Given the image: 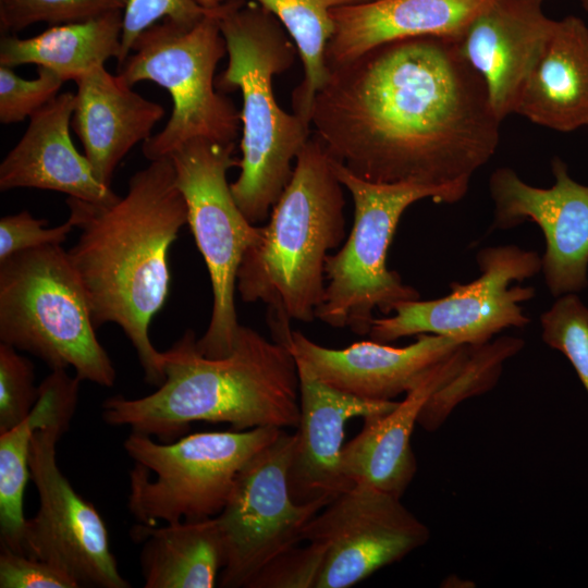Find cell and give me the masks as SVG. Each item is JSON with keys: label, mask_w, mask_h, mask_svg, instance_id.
Instances as JSON below:
<instances>
[{"label": "cell", "mask_w": 588, "mask_h": 588, "mask_svg": "<svg viewBox=\"0 0 588 588\" xmlns=\"http://www.w3.org/2000/svg\"><path fill=\"white\" fill-rule=\"evenodd\" d=\"M309 123L329 156L363 180L466 195L498 148L501 121L456 40L419 36L329 69Z\"/></svg>", "instance_id": "cell-1"}, {"label": "cell", "mask_w": 588, "mask_h": 588, "mask_svg": "<svg viewBox=\"0 0 588 588\" xmlns=\"http://www.w3.org/2000/svg\"><path fill=\"white\" fill-rule=\"evenodd\" d=\"M81 230L68 253L84 285L95 328L118 324L131 341L145 381H164L162 352L149 324L170 290L168 254L187 224V206L170 157L150 161L128 181L127 193L111 203L65 200Z\"/></svg>", "instance_id": "cell-2"}, {"label": "cell", "mask_w": 588, "mask_h": 588, "mask_svg": "<svg viewBox=\"0 0 588 588\" xmlns=\"http://www.w3.org/2000/svg\"><path fill=\"white\" fill-rule=\"evenodd\" d=\"M192 330L162 352L164 381L149 395H115L102 403L110 426L172 442L195 421L224 422L233 430L296 428L299 421L297 362L290 348L241 326L223 357H207Z\"/></svg>", "instance_id": "cell-3"}, {"label": "cell", "mask_w": 588, "mask_h": 588, "mask_svg": "<svg viewBox=\"0 0 588 588\" xmlns=\"http://www.w3.org/2000/svg\"><path fill=\"white\" fill-rule=\"evenodd\" d=\"M343 187L332 158L316 136L309 137L260 240L238 267L242 299L267 306L272 340L284 345L291 322L314 321L323 301L328 252L345 237Z\"/></svg>", "instance_id": "cell-4"}, {"label": "cell", "mask_w": 588, "mask_h": 588, "mask_svg": "<svg viewBox=\"0 0 588 588\" xmlns=\"http://www.w3.org/2000/svg\"><path fill=\"white\" fill-rule=\"evenodd\" d=\"M219 22L228 64L216 87L240 89L243 100L241 170L230 187L244 216L257 224L269 218L309 139L310 124L284 111L272 87L273 76L293 65L298 50L280 21L254 1L226 0Z\"/></svg>", "instance_id": "cell-5"}, {"label": "cell", "mask_w": 588, "mask_h": 588, "mask_svg": "<svg viewBox=\"0 0 588 588\" xmlns=\"http://www.w3.org/2000/svg\"><path fill=\"white\" fill-rule=\"evenodd\" d=\"M84 285L68 250L46 245L0 261V341L42 359L51 370L102 387L115 381L97 339Z\"/></svg>", "instance_id": "cell-6"}, {"label": "cell", "mask_w": 588, "mask_h": 588, "mask_svg": "<svg viewBox=\"0 0 588 588\" xmlns=\"http://www.w3.org/2000/svg\"><path fill=\"white\" fill-rule=\"evenodd\" d=\"M221 5V4H220ZM220 5L194 25L162 20L145 29L118 69L130 86L151 81L166 88L173 110L163 130L143 143L152 161L169 157L194 138L234 143L241 113L231 99L216 90L215 71L228 53L221 33Z\"/></svg>", "instance_id": "cell-7"}, {"label": "cell", "mask_w": 588, "mask_h": 588, "mask_svg": "<svg viewBox=\"0 0 588 588\" xmlns=\"http://www.w3.org/2000/svg\"><path fill=\"white\" fill-rule=\"evenodd\" d=\"M333 168L352 196L354 221L343 246L327 258L324 297L316 318L364 335L370 331L375 309L388 315L402 302L419 299L418 291L387 267L403 212L420 199L453 204L465 195L415 183L369 182L334 160Z\"/></svg>", "instance_id": "cell-8"}, {"label": "cell", "mask_w": 588, "mask_h": 588, "mask_svg": "<svg viewBox=\"0 0 588 588\" xmlns=\"http://www.w3.org/2000/svg\"><path fill=\"white\" fill-rule=\"evenodd\" d=\"M283 429L204 431L172 442L132 431L123 448L134 461L128 510L144 525L218 516L243 466Z\"/></svg>", "instance_id": "cell-9"}, {"label": "cell", "mask_w": 588, "mask_h": 588, "mask_svg": "<svg viewBox=\"0 0 588 588\" xmlns=\"http://www.w3.org/2000/svg\"><path fill=\"white\" fill-rule=\"evenodd\" d=\"M235 143L191 139L169 157L187 206V224L205 260L212 289V309L206 332L196 341L207 357H223L234 347L241 324L235 308L237 271L246 250L262 235L237 206L228 170L238 167Z\"/></svg>", "instance_id": "cell-10"}, {"label": "cell", "mask_w": 588, "mask_h": 588, "mask_svg": "<svg viewBox=\"0 0 588 588\" xmlns=\"http://www.w3.org/2000/svg\"><path fill=\"white\" fill-rule=\"evenodd\" d=\"M295 433L281 431L237 474L222 512L216 516L224 546L220 586L247 587L274 558L302 541L306 524L332 502L296 503L287 473Z\"/></svg>", "instance_id": "cell-11"}, {"label": "cell", "mask_w": 588, "mask_h": 588, "mask_svg": "<svg viewBox=\"0 0 588 588\" xmlns=\"http://www.w3.org/2000/svg\"><path fill=\"white\" fill-rule=\"evenodd\" d=\"M476 261L479 278L466 284L451 283V292L441 298L397 304L393 316L373 319L370 339L389 343L404 336L436 334L481 345L506 328L527 326L530 319L519 304L531 299L535 289L509 285L541 271V257L515 245H501L480 249Z\"/></svg>", "instance_id": "cell-12"}, {"label": "cell", "mask_w": 588, "mask_h": 588, "mask_svg": "<svg viewBox=\"0 0 588 588\" xmlns=\"http://www.w3.org/2000/svg\"><path fill=\"white\" fill-rule=\"evenodd\" d=\"M70 422H52L33 436L29 475L39 504L35 516L26 519L24 552L63 571L79 587L128 588L111 551L105 520L59 468L57 443Z\"/></svg>", "instance_id": "cell-13"}, {"label": "cell", "mask_w": 588, "mask_h": 588, "mask_svg": "<svg viewBox=\"0 0 588 588\" xmlns=\"http://www.w3.org/2000/svg\"><path fill=\"white\" fill-rule=\"evenodd\" d=\"M429 528L401 498L355 483L316 514L302 540L321 543L316 588H347L427 543Z\"/></svg>", "instance_id": "cell-14"}, {"label": "cell", "mask_w": 588, "mask_h": 588, "mask_svg": "<svg viewBox=\"0 0 588 588\" xmlns=\"http://www.w3.org/2000/svg\"><path fill=\"white\" fill-rule=\"evenodd\" d=\"M554 184L536 187L507 167L489 180L494 205L493 229L536 223L546 238L542 272L553 296L575 293L588 285V186L574 181L559 157L551 161Z\"/></svg>", "instance_id": "cell-15"}, {"label": "cell", "mask_w": 588, "mask_h": 588, "mask_svg": "<svg viewBox=\"0 0 588 588\" xmlns=\"http://www.w3.org/2000/svg\"><path fill=\"white\" fill-rule=\"evenodd\" d=\"M297 362L299 421L287 473L289 489L296 503L334 500L353 483L343 473L342 450L346 422L355 417L381 415L395 401H370L341 391L316 377Z\"/></svg>", "instance_id": "cell-16"}, {"label": "cell", "mask_w": 588, "mask_h": 588, "mask_svg": "<svg viewBox=\"0 0 588 588\" xmlns=\"http://www.w3.org/2000/svg\"><path fill=\"white\" fill-rule=\"evenodd\" d=\"M463 343L436 334H419L404 347L362 341L344 348L322 346L292 330L287 347L323 382L370 401H393L414 388L437 364Z\"/></svg>", "instance_id": "cell-17"}, {"label": "cell", "mask_w": 588, "mask_h": 588, "mask_svg": "<svg viewBox=\"0 0 588 588\" xmlns=\"http://www.w3.org/2000/svg\"><path fill=\"white\" fill-rule=\"evenodd\" d=\"M543 0H490L456 39L465 61L483 79L502 122L514 109L553 19Z\"/></svg>", "instance_id": "cell-18"}, {"label": "cell", "mask_w": 588, "mask_h": 588, "mask_svg": "<svg viewBox=\"0 0 588 588\" xmlns=\"http://www.w3.org/2000/svg\"><path fill=\"white\" fill-rule=\"evenodd\" d=\"M470 351L471 345H461L437 364L394 408L364 418L362 431L342 450L343 473L353 483L402 498L417 471L411 438L422 407L463 368Z\"/></svg>", "instance_id": "cell-19"}, {"label": "cell", "mask_w": 588, "mask_h": 588, "mask_svg": "<svg viewBox=\"0 0 588 588\" xmlns=\"http://www.w3.org/2000/svg\"><path fill=\"white\" fill-rule=\"evenodd\" d=\"M75 94H59L30 117L27 130L0 164V189L27 187L54 191L96 204L119 196L100 183L70 134Z\"/></svg>", "instance_id": "cell-20"}, {"label": "cell", "mask_w": 588, "mask_h": 588, "mask_svg": "<svg viewBox=\"0 0 588 588\" xmlns=\"http://www.w3.org/2000/svg\"><path fill=\"white\" fill-rule=\"evenodd\" d=\"M75 83L77 91L71 126L83 144L96 179L111 187L120 161L136 144L151 136L164 109L134 91L105 65Z\"/></svg>", "instance_id": "cell-21"}, {"label": "cell", "mask_w": 588, "mask_h": 588, "mask_svg": "<svg viewBox=\"0 0 588 588\" xmlns=\"http://www.w3.org/2000/svg\"><path fill=\"white\" fill-rule=\"evenodd\" d=\"M490 0H373L332 10L328 70L393 40L439 36L457 39Z\"/></svg>", "instance_id": "cell-22"}, {"label": "cell", "mask_w": 588, "mask_h": 588, "mask_svg": "<svg viewBox=\"0 0 588 588\" xmlns=\"http://www.w3.org/2000/svg\"><path fill=\"white\" fill-rule=\"evenodd\" d=\"M514 113L561 133L588 126V26L580 17L554 21Z\"/></svg>", "instance_id": "cell-23"}, {"label": "cell", "mask_w": 588, "mask_h": 588, "mask_svg": "<svg viewBox=\"0 0 588 588\" xmlns=\"http://www.w3.org/2000/svg\"><path fill=\"white\" fill-rule=\"evenodd\" d=\"M81 380L66 369H54L38 387L37 402L29 415L0 433V542L25 554L24 492L29 475V453L35 431L56 421H71L77 405Z\"/></svg>", "instance_id": "cell-24"}, {"label": "cell", "mask_w": 588, "mask_h": 588, "mask_svg": "<svg viewBox=\"0 0 588 588\" xmlns=\"http://www.w3.org/2000/svg\"><path fill=\"white\" fill-rule=\"evenodd\" d=\"M139 562L145 588H212L224 565V546L217 517L181 520L162 527L137 524Z\"/></svg>", "instance_id": "cell-25"}, {"label": "cell", "mask_w": 588, "mask_h": 588, "mask_svg": "<svg viewBox=\"0 0 588 588\" xmlns=\"http://www.w3.org/2000/svg\"><path fill=\"white\" fill-rule=\"evenodd\" d=\"M123 11L114 10L72 23L50 25L28 38L5 35L0 41V65L36 64L64 82L76 81L121 53Z\"/></svg>", "instance_id": "cell-26"}, {"label": "cell", "mask_w": 588, "mask_h": 588, "mask_svg": "<svg viewBox=\"0 0 588 588\" xmlns=\"http://www.w3.org/2000/svg\"><path fill=\"white\" fill-rule=\"evenodd\" d=\"M207 9L226 0H196ZM272 13L295 42L304 66V78L292 94L294 113L309 123L316 93L329 75L327 45L333 34V9L364 3L363 0H252ZM310 124V123H309Z\"/></svg>", "instance_id": "cell-27"}, {"label": "cell", "mask_w": 588, "mask_h": 588, "mask_svg": "<svg viewBox=\"0 0 588 588\" xmlns=\"http://www.w3.org/2000/svg\"><path fill=\"white\" fill-rule=\"evenodd\" d=\"M523 345V340L511 336L492 343L471 345L463 368L431 395L422 407L418 424L427 430L437 429L458 402L493 384L502 363L517 353Z\"/></svg>", "instance_id": "cell-28"}, {"label": "cell", "mask_w": 588, "mask_h": 588, "mask_svg": "<svg viewBox=\"0 0 588 588\" xmlns=\"http://www.w3.org/2000/svg\"><path fill=\"white\" fill-rule=\"evenodd\" d=\"M540 324L543 342L568 358L588 393V308L576 294H563Z\"/></svg>", "instance_id": "cell-29"}, {"label": "cell", "mask_w": 588, "mask_h": 588, "mask_svg": "<svg viewBox=\"0 0 588 588\" xmlns=\"http://www.w3.org/2000/svg\"><path fill=\"white\" fill-rule=\"evenodd\" d=\"M127 0H0L1 33H16L46 22L50 25L84 21L109 11H124Z\"/></svg>", "instance_id": "cell-30"}, {"label": "cell", "mask_w": 588, "mask_h": 588, "mask_svg": "<svg viewBox=\"0 0 588 588\" xmlns=\"http://www.w3.org/2000/svg\"><path fill=\"white\" fill-rule=\"evenodd\" d=\"M38 399L33 363L0 343V433L22 422Z\"/></svg>", "instance_id": "cell-31"}, {"label": "cell", "mask_w": 588, "mask_h": 588, "mask_svg": "<svg viewBox=\"0 0 588 588\" xmlns=\"http://www.w3.org/2000/svg\"><path fill=\"white\" fill-rule=\"evenodd\" d=\"M37 77H20L13 68L0 65V122L12 124L32 117L59 94L64 81L48 68L38 66Z\"/></svg>", "instance_id": "cell-32"}, {"label": "cell", "mask_w": 588, "mask_h": 588, "mask_svg": "<svg viewBox=\"0 0 588 588\" xmlns=\"http://www.w3.org/2000/svg\"><path fill=\"white\" fill-rule=\"evenodd\" d=\"M210 11L196 0H127L123 11L118 69L127 59L137 37L151 25L166 19L183 25H194Z\"/></svg>", "instance_id": "cell-33"}, {"label": "cell", "mask_w": 588, "mask_h": 588, "mask_svg": "<svg viewBox=\"0 0 588 588\" xmlns=\"http://www.w3.org/2000/svg\"><path fill=\"white\" fill-rule=\"evenodd\" d=\"M326 548L308 542L293 547L269 562L254 578L249 588H316Z\"/></svg>", "instance_id": "cell-34"}, {"label": "cell", "mask_w": 588, "mask_h": 588, "mask_svg": "<svg viewBox=\"0 0 588 588\" xmlns=\"http://www.w3.org/2000/svg\"><path fill=\"white\" fill-rule=\"evenodd\" d=\"M46 220L34 218L28 211L8 215L0 220V261L23 250L46 245H61L75 228L69 219L54 228H45Z\"/></svg>", "instance_id": "cell-35"}, {"label": "cell", "mask_w": 588, "mask_h": 588, "mask_svg": "<svg viewBox=\"0 0 588 588\" xmlns=\"http://www.w3.org/2000/svg\"><path fill=\"white\" fill-rule=\"evenodd\" d=\"M78 584L56 566L1 547L0 588H78Z\"/></svg>", "instance_id": "cell-36"}, {"label": "cell", "mask_w": 588, "mask_h": 588, "mask_svg": "<svg viewBox=\"0 0 588 588\" xmlns=\"http://www.w3.org/2000/svg\"><path fill=\"white\" fill-rule=\"evenodd\" d=\"M578 1H579V3L581 4V7H583L586 11H588V0H578Z\"/></svg>", "instance_id": "cell-37"}, {"label": "cell", "mask_w": 588, "mask_h": 588, "mask_svg": "<svg viewBox=\"0 0 588 588\" xmlns=\"http://www.w3.org/2000/svg\"><path fill=\"white\" fill-rule=\"evenodd\" d=\"M363 1H364V3H366V2H370V1H373V0H363Z\"/></svg>", "instance_id": "cell-38"}]
</instances>
